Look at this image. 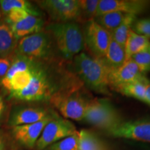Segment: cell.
<instances>
[{"label": "cell", "mask_w": 150, "mask_h": 150, "mask_svg": "<svg viewBox=\"0 0 150 150\" xmlns=\"http://www.w3.org/2000/svg\"><path fill=\"white\" fill-rule=\"evenodd\" d=\"M71 65L74 74L84 86L95 93L110 95L108 86L110 70L100 59L81 52L72 59Z\"/></svg>", "instance_id": "obj_1"}, {"label": "cell", "mask_w": 150, "mask_h": 150, "mask_svg": "<svg viewBox=\"0 0 150 150\" xmlns=\"http://www.w3.org/2000/svg\"><path fill=\"white\" fill-rule=\"evenodd\" d=\"M45 28L51 34L58 54L65 61L72 62L85 47L82 28L77 22H52Z\"/></svg>", "instance_id": "obj_2"}, {"label": "cell", "mask_w": 150, "mask_h": 150, "mask_svg": "<svg viewBox=\"0 0 150 150\" xmlns=\"http://www.w3.org/2000/svg\"><path fill=\"white\" fill-rule=\"evenodd\" d=\"M83 86L56 93L49 102L63 117L67 120L82 121L88 106L93 99L84 91Z\"/></svg>", "instance_id": "obj_3"}, {"label": "cell", "mask_w": 150, "mask_h": 150, "mask_svg": "<svg viewBox=\"0 0 150 150\" xmlns=\"http://www.w3.org/2000/svg\"><path fill=\"white\" fill-rule=\"evenodd\" d=\"M56 51L57 50L51 34L43 30L20 39L16 53L29 59L50 61L57 59Z\"/></svg>", "instance_id": "obj_4"}, {"label": "cell", "mask_w": 150, "mask_h": 150, "mask_svg": "<svg viewBox=\"0 0 150 150\" xmlns=\"http://www.w3.org/2000/svg\"><path fill=\"white\" fill-rule=\"evenodd\" d=\"M83 120L104 132L119 125L124 120L109 99L93 98Z\"/></svg>", "instance_id": "obj_5"}, {"label": "cell", "mask_w": 150, "mask_h": 150, "mask_svg": "<svg viewBox=\"0 0 150 150\" xmlns=\"http://www.w3.org/2000/svg\"><path fill=\"white\" fill-rule=\"evenodd\" d=\"M35 2L54 22H82L78 0H41Z\"/></svg>", "instance_id": "obj_6"}, {"label": "cell", "mask_w": 150, "mask_h": 150, "mask_svg": "<svg viewBox=\"0 0 150 150\" xmlns=\"http://www.w3.org/2000/svg\"><path fill=\"white\" fill-rule=\"evenodd\" d=\"M85 47L91 56L95 59H102L106 54L111 40L110 33L91 20L86 22L82 28Z\"/></svg>", "instance_id": "obj_7"}, {"label": "cell", "mask_w": 150, "mask_h": 150, "mask_svg": "<svg viewBox=\"0 0 150 150\" xmlns=\"http://www.w3.org/2000/svg\"><path fill=\"white\" fill-rule=\"evenodd\" d=\"M77 132L72 122L58 115L52 119L43 129L33 150H43L52 144Z\"/></svg>", "instance_id": "obj_8"}, {"label": "cell", "mask_w": 150, "mask_h": 150, "mask_svg": "<svg viewBox=\"0 0 150 150\" xmlns=\"http://www.w3.org/2000/svg\"><path fill=\"white\" fill-rule=\"evenodd\" d=\"M54 110L44 106L16 105L11 108L8 114V125L13 127L19 125H29L40 122L48 118L58 116Z\"/></svg>", "instance_id": "obj_9"}, {"label": "cell", "mask_w": 150, "mask_h": 150, "mask_svg": "<svg viewBox=\"0 0 150 150\" xmlns=\"http://www.w3.org/2000/svg\"><path fill=\"white\" fill-rule=\"evenodd\" d=\"M104 133L112 138H125L150 143V119L140 118L123 120L119 125Z\"/></svg>", "instance_id": "obj_10"}, {"label": "cell", "mask_w": 150, "mask_h": 150, "mask_svg": "<svg viewBox=\"0 0 150 150\" xmlns=\"http://www.w3.org/2000/svg\"><path fill=\"white\" fill-rule=\"evenodd\" d=\"M150 8L147 0H99L96 17L110 12H121L137 16Z\"/></svg>", "instance_id": "obj_11"}, {"label": "cell", "mask_w": 150, "mask_h": 150, "mask_svg": "<svg viewBox=\"0 0 150 150\" xmlns=\"http://www.w3.org/2000/svg\"><path fill=\"white\" fill-rule=\"evenodd\" d=\"M52 119L53 118H48L29 125H19L11 127V136L13 139L22 147L29 150H33L38 140L42 134L43 129Z\"/></svg>", "instance_id": "obj_12"}, {"label": "cell", "mask_w": 150, "mask_h": 150, "mask_svg": "<svg viewBox=\"0 0 150 150\" xmlns=\"http://www.w3.org/2000/svg\"><path fill=\"white\" fill-rule=\"evenodd\" d=\"M147 77L140 72L136 63L132 59L126 61L117 70L110 71L108 74L109 89L115 91L116 88L125 84L142 80Z\"/></svg>", "instance_id": "obj_13"}, {"label": "cell", "mask_w": 150, "mask_h": 150, "mask_svg": "<svg viewBox=\"0 0 150 150\" xmlns=\"http://www.w3.org/2000/svg\"><path fill=\"white\" fill-rule=\"evenodd\" d=\"M9 27L16 38L19 40L27 35L43 31L45 27V22L42 18L29 15L16 23L10 24Z\"/></svg>", "instance_id": "obj_14"}, {"label": "cell", "mask_w": 150, "mask_h": 150, "mask_svg": "<svg viewBox=\"0 0 150 150\" xmlns=\"http://www.w3.org/2000/svg\"><path fill=\"white\" fill-rule=\"evenodd\" d=\"M18 40L4 21L0 22V58H10L16 54Z\"/></svg>", "instance_id": "obj_15"}, {"label": "cell", "mask_w": 150, "mask_h": 150, "mask_svg": "<svg viewBox=\"0 0 150 150\" xmlns=\"http://www.w3.org/2000/svg\"><path fill=\"white\" fill-rule=\"evenodd\" d=\"M100 60L110 71L117 70L126 61L125 47L120 45L111 38L106 54Z\"/></svg>", "instance_id": "obj_16"}, {"label": "cell", "mask_w": 150, "mask_h": 150, "mask_svg": "<svg viewBox=\"0 0 150 150\" xmlns=\"http://www.w3.org/2000/svg\"><path fill=\"white\" fill-rule=\"evenodd\" d=\"M150 44V40L147 37L135 33L132 29L129 31L125 45L126 61H128L134 54L145 49Z\"/></svg>", "instance_id": "obj_17"}, {"label": "cell", "mask_w": 150, "mask_h": 150, "mask_svg": "<svg viewBox=\"0 0 150 150\" xmlns=\"http://www.w3.org/2000/svg\"><path fill=\"white\" fill-rule=\"evenodd\" d=\"M0 6L4 18L11 10L15 8L22 9L32 16L41 18L40 11L27 0H0Z\"/></svg>", "instance_id": "obj_18"}, {"label": "cell", "mask_w": 150, "mask_h": 150, "mask_svg": "<svg viewBox=\"0 0 150 150\" xmlns=\"http://www.w3.org/2000/svg\"><path fill=\"white\" fill-rule=\"evenodd\" d=\"M149 81L146 77L142 80L136 81L131 83L125 84L116 88L115 91L121 93L125 96L132 97L143 102L145 99V84Z\"/></svg>", "instance_id": "obj_19"}, {"label": "cell", "mask_w": 150, "mask_h": 150, "mask_svg": "<svg viewBox=\"0 0 150 150\" xmlns=\"http://www.w3.org/2000/svg\"><path fill=\"white\" fill-rule=\"evenodd\" d=\"M79 150H106L100 139L92 131H79Z\"/></svg>", "instance_id": "obj_20"}, {"label": "cell", "mask_w": 150, "mask_h": 150, "mask_svg": "<svg viewBox=\"0 0 150 150\" xmlns=\"http://www.w3.org/2000/svg\"><path fill=\"white\" fill-rule=\"evenodd\" d=\"M127 15L121 12H110L97 16L94 20L101 27L111 33L120 25Z\"/></svg>", "instance_id": "obj_21"}, {"label": "cell", "mask_w": 150, "mask_h": 150, "mask_svg": "<svg viewBox=\"0 0 150 150\" xmlns=\"http://www.w3.org/2000/svg\"><path fill=\"white\" fill-rule=\"evenodd\" d=\"M136 20V16L127 14L120 25L110 33L112 40L120 45L125 47L128 33Z\"/></svg>", "instance_id": "obj_22"}, {"label": "cell", "mask_w": 150, "mask_h": 150, "mask_svg": "<svg viewBox=\"0 0 150 150\" xmlns=\"http://www.w3.org/2000/svg\"><path fill=\"white\" fill-rule=\"evenodd\" d=\"M99 0H78L82 22L89 21L96 18Z\"/></svg>", "instance_id": "obj_23"}, {"label": "cell", "mask_w": 150, "mask_h": 150, "mask_svg": "<svg viewBox=\"0 0 150 150\" xmlns=\"http://www.w3.org/2000/svg\"><path fill=\"white\" fill-rule=\"evenodd\" d=\"M43 150H79V131L72 136L52 144Z\"/></svg>", "instance_id": "obj_24"}, {"label": "cell", "mask_w": 150, "mask_h": 150, "mask_svg": "<svg viewBox=\"0 0 150 150\" xmlns=\"http://www.w3.org/2000/svg\"><path fill=\"white\" fill-rule=\"evenodd\" d=\"M131 59L136 63L140 72L146 75L150 71V44L143 50L134 54Z\"/></svg>", "instance_id": "obj_25"}, {"label": "cell", "mask_w": 150, "mask_h": 150, "mask_svg": "<svg viewBox=\"0 0 150 150\" xmlns=\"http://www.w3.org/2000/svg\"><path fill=\"white\" fill-rule=\"evenodd\" d=\"M131 29L138 34L147 37L150 40V17L136 20Z\"/></svg>", "instance_id": "obj_26"}, {"label": "cell", "mask_w": 150, "mask_h": 150, "mask_svg": "<svg viewBox=\"0 0 150 150\" xmlns=\"http://www.w3.org/2000/svg\"><path fill=\"white\" fill-rule=\"evenodd\" d=\"M12 59L10 58H0V81L6 76L10 68Z\"/></svg>", "instance_id": "obj_27"}, {"label": "cell", "mask_w": 150, "mask_h": 150, "mask_svg": "<svg viewBox=\"0 0 150 150\" xmlns=\"http://www.w3.org/2000/svg\"><path fill=\"white\" fill-rule=\"evenodd\" d=\"M6 108V106L5 100L2 95L0 94V123L1 122L4 117Z\"/></svg>", "instance_id": "obj_28"}, {"label": "cell", "mask_w": 150, "mask_h": 150, "mask_svg": "<svg viewBox=\"0 0 150 150\" xmlns=\"http://www.w3.org/2000/svg\"><path fill=\"white\" fill-rule=\"evenodd\" d=\"M144 103L150 106V81L149 80L145 84V94Z\"/></svg>", "instance_id": "obj_29"}, {"label": "cell", "mask_w": 150, "mask_h": 150, "mask_svg": "<svg viewBox=\"0 0 150 150\" xmlns=\"http://www.w3.org/2000/svg\"><path fill=\"white\" fill-rule=\"evenodd\" d=\"M0 150H7L4 136L0 130Z\"/></svg>", "instance_id": "obj_30"}, {"label": "cell", "mask_w": 150, "mask_h": 150, "mask_svg": "<svg viewBox=\"0 0 150 150\" xmlns=\"http://www.w3.org/2000/svg\"><path fill=\"white\" fill-rule=\"evenodd\" d=\"M4 18L3 15H2V12H1V6H0V22H1V19Z\"/></svg>", "instance_id": "obj_31"}]
</instances>
